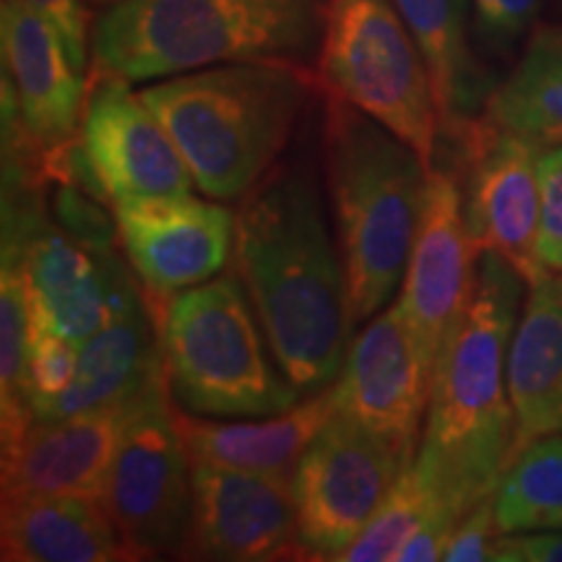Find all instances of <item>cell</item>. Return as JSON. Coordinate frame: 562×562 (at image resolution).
Segmentation results:
<instances>
[{"label": "cell", "mask_w": 562, "mask_h": 562, "mask_svg": "<svg viewBox=\"0 0 562 562\" xmlns=\"http://www.w3.org/2000/svg\"><path fill=\"white\" fill-rule=\"evenodd\" d=\"M235 269L294 389L302 396L331 389L355 326L339 243L307 167L277 165L243 195Z\"/></svg>", "instance_id": "6da1fadb"}, {"label": "cell", "mask_w": 562, "mask_h": 562, "mask_svg": "<svg viewBox=\"0 0 562 562\" xmlns=\"http://www.w3.org/2000/svg\"><path fill=\"white\" fill-rule=\"evenodd\" d=\"M526 286L505 258L480 252L472 297L435 364L430 409L414 461L463 513L495 495L516 453L508 351Z\"/></svg>", "instance_id": "7a4b0ae2"}, {"label": "cell", "mask_w": 562, "mask_h": 562, "mask_svg": "<svg viewBox=\"0 0 562 562\" xmlns=\"http://www.w3.org/2000/svg\"><path fill=\"white\" fill-rule=\"evenodd\" d=\"M321 79L284 60L220 63L167 76L140 91L178 146L195 188L243 199L279 165Z\"/></svg>", "instance_id": "3957f363"}, {"label": "cell", "mask_w": 562, "mask_h": 562, "mask_svg": "<svg viewBox=\"0 0 562 562\" xmlns=\"http://www.w3.org/2000/svg\"><path fill=\"white\" fill-rule=\"evenodd\" d=\"M331 0H112L94 21V68L128 81L220 63L318 66Z\"/></svg>", "instance_id": "277c9868"}, {"label": "cell", "mask_w": 562, "mask_h": 562, "mask_svg": "<svg viewBox=\"0 0 562 562\" xmlns=\"http://www.w3.org/2000/svg\"><path fill=\"white\" fill-rule=\"evenodd\" d=\"M323 165L351 326H360L402 286L430 167L396 133L336 94H326Z\"/></svg>", "instance_id": "5b68a950"}, {"label": "cell", "mask_w": 562, "mask_h": 562, "mask_svg": "<svg viewBox=\"0 0 562 562\" xmlns=\"http://www.w3.org/2000/svg\"><path fill=\"white\" fill-rule=\"evenodd\" d=\"M232 273L172 294L159 305V347L172 402L214 419L290 412L302 393L290 383Z\"/></svg>", "instance_id": "8992f818"}, {"label": "cell", "mask_w": 562, "mask_h": 562, "mask_svg": "<svg viewBox=\"0 0 562 562\" xmlns=\"http://www.w3.org/2000/svg\"><path fill=\"white\" fill-rule=\"evenodd\" d=\"M315 68L328 94L396 133L432 170L440 112L430 68L391 0H331Z\"/></svg>", "instance_id": "52a82bcc"}, {"label": "cell", "mask_w": 562, "mask_h": 562, "mask_svg": "<svg viewBox=\"0 0 562 562\" xmlns=\"http://www.w3.org/2000/svg\"><path fill=\"white\" fill-rule=\"evenodd\" d=\"M138 560L182 558L193 521L191 453L167 375L140 396L102 495Z\"/></svg>", "instance_id": "ba28073f"}, {"label": "cell", "mask_w": 562, "mask_h": 562, "mask_svg": "<svg viewBox=\"0 0 562 562\" xmlns=\"http://www.w3.org/2000/svg\"><path fill=\"white\" fill-rule=\"evenodd\" d=\"M456 146V178L476 252H497L537 286L552 277L539 263V154L542 146L476 115L446 136Z\"/></svg>", "instance_id": "9c48e42d"}, {"label": "cell", "mask_w": 562, "mask_h": 562, "mask_svg": "<svg viewBox=\"0 0 562 562\" xmlns=\"http://www.w3.org/2000/svg\"><path fill=\"white\" fill-rule=\"evenodd\" d=\"M402 461L336 409L292 474L302 560L339 562L402 474Z\"/></svg>", "instance_id": "30bf717a"}, {"label": "cell", "mask_w": 562, "mask_h": 562, "mask_svg": "<svg viewBox=\"0 0 562 562\" xmlns=\"http://www.w3.org/2000/svg\"><path fill=\"white\" fill-rule=\"evenodd\" d=\"M432 375V364L422 355L409 321L393 302L372 315L349 344L336 381L339 412L406 467L425 435Z\"/></svg>", "instance_id": "8fae6325"}, {"label": "cell", "mask_w": 562, "mask_h": 562, "mask_svg": "<svg viewBox=\"0 0 562 562\" xmlns=\"http://www.w3.org/2000/svg\"><path fill=\"white\" fill-rule=\"evenodd\" d=\"M128 79L94 68L79 146L112 209L144 199L191 195L195 182L170 133Z\"/></svg>", "instance_id": "7c38bea8"}, {"label": "cell", "mask_w": 562, "mask_h": 562, "mask_svg": "<svg viewBox=\"0 0 562 562\" xmlns=\"http://www.w3.org/2000/svg\"><path fill=\"white\" fill-rule=\"evenodd\" d=\"M193 521L188 560H302L292 476L191 461Z\"/></svg>", "instance_id": "4fadbf2b"}, {"label": "cell", "mask_w": 562, "mask_h": 562, "mask_svg": "<svg viewBox=\"0 0 562 562\" xmlns=\"http://www.w3.org/2000/svg\"><path fill=\"white\" fill-rule=\"evenodd\" d=\"M476 252L463 216L456 172L432 167L402 281V307L425 360L438 364L440 349L472 297Z\"/></svg>", "instance_id": "5bb4252c"}, {"label": "cell", "mask_w": 562, "mask_h": 562, "mask_svg": "<svg viewBox=\"0 0 562 562\" xmlns=\"http://www.w3.org/2000/svg\"><path fill=\"white\" fill-rule=\"evenodd\" d=\"M115 220L131 269L154 305L220 277L235 250V214L193 193L121 203Z\"/></svg>", "instance_id": "9a60e30c"}, {"label": "cell", "mask_w": 562, "mask_h": 562, "mask_svg": "<svg viewBox=\"0 0 562 562\" xmlns=\"http://www.w3.org/2000/svg\"><path fill=\"white\" fill-rule=\"evenodd\" d=\"M0 45L3 76L16 94L21 125L50 180L55 165L79 138L87 74L70 60L50 21L21 0L0 5Z\"/></svg>", "instance_id": "2e32d148"}, {"label": "cell", "mask_w": 562, "mask_h": 562, "mask_svg": "<svg viewBox=\"0 0 562 562\" xmlns=\"http://www.w3.org/2000/svg\"><path fill=\"white\" fill-rule=\"evenodd\" d=\"M32 323L81 347L138 290L117 252H97L42 214L26 240Z\"/></svg>", "instance_id": "e0dca14e"}, {"label": "cell", "mask_w": 562, "mask_h": 562, "mask_svg": "<svg viewBox=\"0 0 562 562\" xmlns=\"http://www.w3.org/2000/svg\"><path fill=\"white\" fill-rule=\"evenodd\" d=\"M140 396L131 404L74 417L34 419L30 430L3 451V497H102L117 446Z\"/></svg>", "instance_id": "ac0fdd59"}, {"label": "cell", "mask_w": 562, "mask_h": 562, "mask_svg": "<svg viewBox=\"0 0 562 562\" xmlns=\"http://www.w3.org/2000/svg\"><path fill=\"white\" fill-rule=\"evenodd\" d=\"M144 286L125 300L102 331L79 347L74 381L34 419H63L74 414L131 404L165 378L159 347V323Z\"/></svg>", "instance_id": "d6986e66"}, {"label": "cell", "mask_w": 562, "mask_h": 562, "mask_svg": "<svg viewBox=\"0 0 562 562\" xmlns=\"http://www.w3.org/2000/svg\"><path fill=\"white\" fill-rule=\"evenodd\" d=\"M3 562H131L133 547L112 521L102 497L30 495L3 497Z\"/></svg>", "instance_id": "ffe728a7"}, {"label": "cell", "mask_w": 562, "mask_h": 562, "mask_svg": "<svg viewBox=\"0 0 562 562\" xmlns=\"http://www.w3.org/2000/svg\"><path fill=\"white\" fill-rule=\"evenodd\" d=\"M336 409H339V391L334 383L331 389L307 396V402L290 412L256 417V422L199 417L178 406V427L191 461L256 474L292 476L315 435L326 427Z\"/></svg>", "instance_id": "44dd1931"}, {"label": "cell", "mask_w": 562, "mask_h": 562, "mask_svg": "<svg viewBox=\"0 0 562 562\" xmlns=\"http://www.w3.org/2000/svg\"><path fill=\"white\" fill-rule=\"evenodd\" d=\"M508 393L516 453L562 432V273L539 281L524 300L508 351Z\"/></svg>", "instance_id": "7402d4cb"}, {"label": "cell", "mask_w": 562, "mask_h": 562, "mask_svg": "<svg viewBox=\"0 0 562 562\" xmlns=\"http://www.w3.org/2000/svg\"><path fill=\"white\" fill-rule=\"evenodd\" d=\"M425 55L440 112V136L482 115L487 104V70L469 47L467 13L472 0H391Z\"/></svg>", "instance_id": "603a6c76"}, {"label": "cell", "mask_w": 562, "mask_h": 562, "mask_svg": "<svg viewBox=\"0 0 562 562\" xmlns=\"http://www.w3.org/2000/svg\"><path fill=\"white\" fill-rule=\"evenodd\" d=\"M484 115L503 131L562 146V26H539L510 76L490 91Z\"/></svg>", "instance_id": "cb8c5ba5"}, {"label": "cell", "mask_w": 562, "mask_h": 562, "mask_svg": "<svg viewBox=\"0 0 562 562\" xmlns=\"http://www.w3.org/2000/svg\"><path fill=\"white\" fill-rule=\"evenodd\" d=\"M40 220V216H37ZM37 220H3V271H0V417L3 451L34 422L26 351L32 313L26 290V240Z\"/></svg>", "instance_id": "d4e9b609"}, {"label": "cell", "mask_w": 562, "mask_h": 562, "mask_svg": "<svg viewBox=\"0 0 562 562\" xmlns=\"http://www.w3.org/2000/svg\"><path fill=\"white\" fill-rule=\"evenodd\" d=\"M501 533L562 529V432L529 442L513 456L495 495Z\"/></svg>", "instance_id": "484cf974"}, {"label": "cell", "mask_w": 562, "mask_h": 562, "mask_svg": "<svg viewBox=\"0 0 562 562\" xmlns=\"http://www.w3.org/2000/svg\"><path fill=\"white\" fill-rule=\"evenodd\" d=\"M446 516L463 518L467 513L442 495V490L417 461L406 463L381 510L364 526V531L341 554L339 562H396L398 550L419 526Z\"/></svg>", "instance_id": "4316f807"}, {"label": "cell", "mask_w": 562, "mask_h": 562, "mask_svg": "<svg viewBox=\"0 0 562 562\" xmlns=\"http://www.w3.org/2000/svg\"><path fill=\"white\" fill-rule=\"evenodd\" d=\"M55 193L50 195V220L66 229L74 240L97 252H115L117 220L108 214L102 199L83 191L74 180H53Z\"/></svg>", "instance_id": "83f0119b"}, {"label": "cell", "mask_w": 562, "mask_h": 562, "mask_svg": "<svg viewBox=\"0 0 562 562\" xmlns=\"http://www.w3.org/2000/svg\"><path fill=\"white\" fill-rule=\"evenodd\" d=\"M76 368H79V347L68 341L66 336L32 323L30 351H26V381H30L34 414L68 389Z\"/></svg>", "instance_id": "f1b7e54d"}, {"label": "cell", "mask_w": 562, "mask_h": 562, "mask_svg": "<svg viewBox=\"0 0 562 562\" xmlns=\"http://www.w3.org/2000/svg\"><path fill=\"white\" fill-rule=\"evenodd\" d=\"M537 256L547 271L562 273V146L539 154Z\"/></svg>", "instance_id": "f546056e"}, {"label": "cell", "mask_w": 562, "mask_h": 562, "mask_svg": "<svg viewBox=\"0 0 562 562\" xmlns=\"http://www.w3.org/2000/svg\"><path fill=\"white\" fill-rule=\"evenodd\" d=\"M542 0H472L474 26L487 50L505 55L529 32Z\"/></svg>", "instance_id": "4dcf8cb0"}, {"label": "cell", "mask_w": 562, "mask_h": 562, "mask_svg": "<svg viewBox=\"0 0 562 562\" xmlns=\"http://www.w3.org/2000/svg\"><path fill=\"white\" fill-rule=\"evenodd\" d=\"M40 16H45L60 34L63 45L76 63V68L87 74L89 50H91V19L83 0H21Z\"/></svg>", "instance_id": "1f68e13d"}, {"label": "cell", "mask_w": 562, "mask_h": 562, "mask_svg": "<svg viewBox=\"0 0 562 562\" xmlns=\"http://www.w3.org/2000/svg\"><path fill=\"white\" fill-rule=\"evenodd\" d=\"M501 537L495 521V501L484 497L476 503L467 516L456 526L451 542H448L446 560L448 562H482L492 560V547L495 539Z\"/></svg>", "instance_id": "d6a6232c"}, {"label": "cell", "mask_w": 562, "mask_h": 562, "mask_svg": "<svg viewBox=\"0 0 562 562\" xmlns=\"http://www.w3.org/2000/svg\"><path fill=\"white\" fill-rule=\"evenodd\" d=\"M495 562H562V529L537 533H501L492 547Z\"/></svg>", "instance_id": "836d02e7"}, {"label": "cell", "mask_w": 562, "mask_h": 562, "mask_svg": "<svg viewBox=\"0 0 562 562\" xmlns=\"http://www.w3.org/2000/svg\"><path fill=\"white\" fill-rule=\"evenodd\" d=\"M461 518H435L419 526L417 531L406 539L402 550L396 554V562H435L446 560L448 542H451L456 526Z\"/></svg>", "instance_id": "e575fe53"}, {"label": "cell", "mask_w": 562, "mask_h": 562, "mask_svg": "<svg viewBox=\"0 0 562 562\" xmlns=\"http://www.w3.org/2000/svg\"><path fill=\"white\" fill-rule=\"evenodd\" d=\"M94 3H97V5H110L112 0H94Z\"/></svg>", "instance_id": "d590c367"}]
</instances>
